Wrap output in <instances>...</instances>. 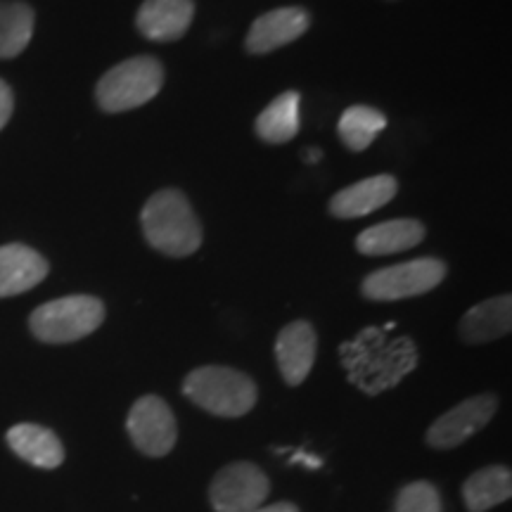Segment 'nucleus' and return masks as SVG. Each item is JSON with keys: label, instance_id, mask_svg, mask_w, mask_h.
Segmentation results:
<instances>
[{"label": "nucleus", "instance_id": "nucleus-1", "mask_svg": "<svg viewBox=\"0 0 512 512\" xmlns=\"http://www.w3.org/2000/svg\"><path fill=\"white\" fill-rule=\"evenodd\" d=\"M342 366L349 382L370 396L392 389L418 366V349L408 337H389L387 330L368 328L351 342H344Z\"/></svg>", "mask_w": 512, "mask_h": 512}, {"label": "nucleus", "instance_id": "nucleus-2", "mask_svg": "<svg viewBox=\"0 0 512 512\" xmlns=\"http://www.w3.org/2000/svg\"><path fill=\"white\" fill-rule=\"evenodd\" d=\"M145 240L157 252L174 259L195 254L202 245V226L181 190H159L140 211Z\"/></svg>", "mask_w": 512, "mask_h": 512}, {"label": "nucleus", "instance_id": "nucleus-3", "mask_svg": "<svg viewBox=\"0 0 512 512\" xmlns=\"http://www.w3.org/2000/svg\"><path fill=\"white\" fill-rule=\"evenodd\" d=\"M183 394L216 418H242L256 406V384L247 373L226 366L195 368L185 377Z\"/></svg>", "mask_w": 512, "mask_h": 512}, {"label": "nucleus", "instance_id": "nucleus-4", "mask_svg": "<svg viewBox=\"0 0 512 512\" xmlns=\"http://www.w3.org/2000/svg\"><path fill=\"white\" fill-rule=\"evenodd\" d=\"M164 86V67L157 57L143 55L124 60L98 81L95 98L102 112L119 114L143 107Z\"/></svg>", "mask_w": 512, "mask_h": 512}, {"label": "nucleus", "instance_id": "nucleus-5", "mask_svg": "<svg viewBox=\"0 0 512 512\" xmlns=\"http://www.w3.org/2000/svg\"><path fill=\"white\" fill-rule=\"evenodd\" d=\"M105 320V304L91 294H72L38 306L29 328L46 344H72L95 332Z\"/></svg>", "mask_w": 512, "mask_h": 512}, {"label": "nucleus", "instance_id": "nucleus-6", "mask_svg": "<svg viewBox=\"0 0 512 512\" xmlns=\"http://www.w3.org/2000/svg\"><path fill=\"white\" fill-rule=\"evenodd\" d=\"M446 278V264L432 256L413 259L408 264L380 268L363 278L361 292L370 302H399L432 292Z\"/></svg>", "mask_w": 512, "mask_h": 512}, {"label": "nucleus", "instance_id": "nucleus-7", "mask_svg": "<svg viewBox=\"0 0 512 512\" xmlns=\"http://www.w3.org/2000/svg\"><path fill=\"white\" fill-rule=\"evenodd\" d=\"M126 430L128 437L133 441V446H136L143 456L150 458L169 456L178 439L174 411H171L169 403H166L162 396L155 394L140 396V399L133 403L126 420Z\"/></svg>", "mask_w": 512, "mask_h": 512}, {"label": "nucleus", "instance_id": "nucleus-8", "mask_svg": "<svg viewBox=\"0 0 512 512\" xmlns=\"http://www.w3.org/2000/svg\"><path fill=\"white\" fill-rule=\"evenodd\" d=\"M271 494V482L254 463H230L216 472L209 486L214 512H254Z\"/></svg>", "mask_w": 512, "mask_h": 512}, {"label": "nucleus", "instance_id": "nucleus-9", "mask_svg": "<svg viewBox=\"0 0 512 512\" xmlns=\"http://www.w3.org/2000/svg\"><path fill=\"white\" fill-rule=\"evenodd\" d=\"M498 411V399L496 394H477L458 403L456 408L439 415L432 422V427L427 430V444L439 451H448V448H456L465 444L467 439L475 437L479 430H484L489 425Z\"/></svg>", "mask_w": 512, "mask_h": 512}, {"label": "nucleus", "instance_id": "nucleus-10", "mask_svg": "<svg viewBox=\"0 0 512 512\" xmlns=\"http://www.w3.org/2000/svg\"><path fill=\"white\" fill-rule=\"evenodd\" d=\"M311 27V15L304 8H275L256 17L247 31L245 48L249 55H268L294 43Z\"/></svg>", "mask_w": 512, "mask_h": 512}, {"label": "nucleus", "instance_id": "nucleus-11", "mask_svg": "<svg viewBox=\"0 0 512 512\" xmlns=\"http://www.w3.org/2000/svg\"><path fill=\"white\" fill-rule=\"evenodd\" d=\"M318 337L311 323L306 320H294L280 330L275 339V361H278L280 375L290 387H299L316 363Z\"/></svg>", "mask_w": 512, "mask_h": 512}, {"label": "nucleus", "instance_id": "nucleus-12", "mask_svg": "<svg viewBox=\"0 0 512 512\" xmlns=\"http://www.w3.org/2000/svg\"><path fill=\"white\" fill-rule=\"evenodd\" d=\"M195 19V0H143L136 27L147 41L171 43L188 34Z\"/></svg>", "mask_w": 512, "mask_h": 512}, {"label": "nucleus", "instance_id": "nucleus-13", "mask_svg": "<svg viewBox=\"0 0 512 512\" xmlns=\"http://www.w3.org/2000/svg\"><path fill=\"white\" fill-rule=\"evenodd\" d=\"M48 271V261L36 249L19 242L3 245L0 247V299L34 290L46 280Z\"/></svg>", "mask_w": 512, "mask_h": 512}, {"label": "nucleus", "instance_id": "nucleus-14", "mask_svg": "<svg viewBox=\"0 0 512 512\" xmlns=\"http://www.w3.org/2000/svg\"><path fill=\"white\" fill-rule=\"evenodd\" d=\"M399 183L394 176H373L366 181H358L349 188L339 190L330 200V214L335 219H361V216L373 214L382 209L396 197Z\"/></svg>", "mask_w": 512, "mask_h": 512}, {"label": "nucleus", "instance_id": "nucleus-15", "mask_svg": "<svg viewBox=\"0 0 512 512\" xmlns=\"http://www.w3.org/2000/svg\"><path fill=\"white\" fill-rule=\"evenodd\" d=\"M512 330V297L501 294L472 306L460 318V339L465 344H486L501 339Z\"/></svg>", "mask_w": 512, "mask_h": 512}, {"label": "nucleus", "instance_id": "nucleus-16", "mask_svg": "<svg viewBox=\"0 0 512 512\" xmlns=\"http://www.w3.org/2000/svg\"><path fill=\"white\" fill-rule=\"evenodd\" d=\"M5 439H8V446L19 458L27 460L29 465L41 467V470H55V467L64 463L62 441L48 427L22 422V425H15L12 430H8Z\"/></svg>", "mask_w": 512, "mask_h": 512}, {"label": "nucleus", "instance_id": "nucleus-17", "mask_svg": "<svg viewBox=\"0 0 512 512\" xmlns=\"http://www.w3.org/2000/svg\"><path fill=\"white\" fill-rule=\"evenodd\" d=\"M425 240V226L418 219H392L363 230L356 240V249L366 256L399 254L418 247Z\"/></svg>", "mask_w": 512, "mask_h": 512}, {"label": "nucleus", "instance_id": "nucleus-18", "mask_svg": "<svg viewBox=\"0 0 512 512\" xmlns=\"http://www.w3.org/2000/svg\"><path fill=\"white\" fill-rule=\"evenodd\" d=\"M512 472L508 465H489L472 472L463 484V501L470 512H486L510 501Z\"/></svg>", "mask_w": 512, "mask_h": 512}, {"label": "nucleus", "instance_id": "nucleus-19", "mask_svg": "<svg viewBox=\"0 0 512 512\" xmlns=\"http://www.w3.org/2000/svg\"><path fill=\"white\" fill-rule=\"evenodd\" d=\"M256 136L268 145H283L299 133V93L285 91L278 95L254 124Z\"/></svg>", "mask_w": 512, "mask_h": 512}, {"label": "nucleus", "instance_id": "nucleus-20", "mask_svg": "<svg viewBox=\"0 0 512 512\" xmlns=\"http://www.w3.org/2000/svg\"><path fill=\"white\" fill-rule=\"evenodd\" d=\"M36 12L22 0H0V60L22 55L31 43Z\"/></svg>", "mask_w": 512, "mask_h": 512}, {"label": "nucleus", "instance_id": "nucleus-21", "mask_svg": "<svg viewBox=\"0 0 512 512\" xmlns=\"http://www.w3.org/2000/svg\"><path fill=\"white\" fill-rule=\"evenodd\" d=\"M384 126H387V117L380 110L368 105H354L342 114L337 133L351 152H363L375 143Z\"/></svg>", "mask_w": 512, "mask_h": 512}, {"label": "nucleus", "instance_id": "nucleus-22", "mask_svg": "<svg viewBox=\"0 0 512 512\" xmlns=\"http://www.w3.org/2000/svg\"><path fill=\"white\" fill-rule=\"evenodd\" d=\"M441 494L430 482L406 484L396 496L394 512H441Z\"/></svg>", "mask_w": 512, "mask_h": 512}, {"label": "nucleus", "instance_id": "nucleus-23", "mask_svg": "<svg viewBox=\"0 0 512 512\" xmlns=\"http://www.w3.org/2000/svg\"><path fill=\"white\" fill-rule=\"evenodd\" d=\"M12 107H15V95H12V88L0 79V131H3L5 124H8L12 117Z\"/></svg>", "mask_w": 512, "mask_h": 512}, {"label": "nucleus", "instance_id": "nucleus-24", "mask_svg": "<svg viewBox=\"0 0 512 512\" xmlns=\"http://www.w3.org/2000/svg\"><path fill=\"white\" fill-rule=\"evenodd\" d=\"M254 512H299V508L292 503H275L268 505V508H256Z\"/></svg>", "mask_w": 512, "mask_h": 512}, {"label": "nucleus", "instance_id": "nucleus-25", "mask_svg": "<svg viewBox=\"0 0 512 512\" xmlns=\"http://www.w3.org/2000/svg\"><path fill=\"white\" fill-rule=\"evenodd\" d=\"M304 157H306V162H309V164L318 162V159H320V150H309Z\"/></svg>", "mask_w": 512, "mask_h": 512}]
</instances>
